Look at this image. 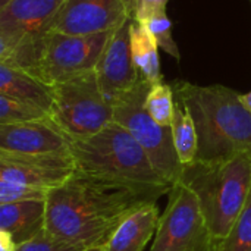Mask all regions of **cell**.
Masks as SVG:
<instances>
[{
    "label": "cell",
    "instance_id": "13",
    "mask_svg": "<svg viewBox=\"0 0 251 251\" xmlns=\"http://www.w3.org/2000/svg\"><path fill=\"white\" fill-rule=\"evenodd\" d=\"M71 141L50 121L0 125V153L51 154L69 151Z\"/></svg>",
    "mask_w": 251,
    "mask_h": 251
},
{
    "label": "cell",
    "instance_id": "21",
    "mask_svg": "<svg viewBox=\"0 0 251 251\" xmlns=\"http://www.w3.org/2000/svg\"><path fill=\"white\" fill-rule=\"evenodd\" d=\"M47 118L49 113L46 110L0 94V125L34 122Z\"/></svg>",
    "mask_w": 251,
    "mask_h": 251
},
{
    "label": "cell",
    "instance_id": "16",
    "mask_svg": "<svg viewBox=\"0 0 251 251\" xmlns=\"http://www.w3.org/2000/svg\"><path fill=\"white\" fill-rule=\"evenodd\" d=\"M0 94L37 106L50 113L54 101V90L35 75L0 63Z\"/></svg>",
    "mask_w": 251,
    "mask_h": 251
},
{
    "label": "cell",
    "instance_id": "17",
    "mask_svg": "<svg viewBox=\"0 0 251 251\" xmlns=\"http://www.w3.org/2000/svg\"><path fill=\"white\" fill-rule=\"evenodd\" d=\"M131 53L137 69L150 84L162 81L157 41L138 21H132L131 25Z\"/></svg>",
    "mask_w": 251,
    "mask_h": 251
},
{
    "label": "cell",
    "instance_id": "14",
    "mask_svg": "<svg viewBox=\"0 0 251 251\" xmlns=\"http://www.w3.org/2000/svg\"><path fill=\"white\" fill-rule=\"evenodd\" d=\"M47 200H28L0 204V231L21 246L46 231Z\"/></svg>",
    "mask_w": 251,
    "mask_h": 251
},
{
    "label": "cell",
    "instance_id": "9",
    "mask_svg": "<svg viewBox=\"0 0 251 251\" xmlns=\"http://www.w3.org/2000/svg\"><path fill=\"white\" fill-rule=\"evenodd\" d=\"M129 18L122 0H66L53 18L50 32L96 35L119 28Z\"/></svg>",
    "mask_w": 251,
    "mask_h": 251
},
{
    "label": "cell",
    "instance_id": "22",
    "mask_svg": "<svg viewBox=\"0 0 251 251\" xmlns=\"http://www.w3.org/2000/svg\"><path fill=\"white\" fill-rule=\"evenodd\" d=\"M141 24H144L147 29L151 32V35L156 38L159 49H162L165 53H168L178 62L181 60V53L176 41L172 37V24L166 15V10H159L151 13L144 21H141Z\"/></svg>",
    "mask_w": 251,
    "mask_h": 251
},
{
    "label": "cell",
    "instance_id": "12",
    "mask_svg": "<svg viewBox=\"0 0 251 251\" xmlns=\"http://www.w3.org/2000/svg\"><path fill=\"white\" fill-rule=\"evenodd\" d=\"M66 0H9L0 6V49L50 32V24Z\"/></svg>",
    "mask_w": 251,
    "mask_h": 251
},
{
    "label": "cell",
    "instance_id": "8",
    "mask_svg": "<svg viewBox=\"0 0 251 251\" xmlns=\"http://www.w3.org/2000/svg\"><path fill=\"white\" fill-rule=\"evenodd\" d=\"M113 32L115 29L85 37L50 32L41 60L32 75L54 87L93 72Z\"/></svg>",
    "mask_w": 251,
    "mask_h": 251
},
{
    "label": "cell",
    "instance_id": "29",
    "mask_svg": "<svg viewBox=\"0 0 251 251\" xmlns=\"http://www.w3.org/2000/svg\"><path fill=\"white\" fill-rule=\"evenodd\" d=\"M87 251H101V249H90V250Z\"/></svg>",
    "mask_w": 251,
    "mask_h": 251
},
{
    "label": "cell",
    "instance_id": "7",
    "mask_svg": "<svg viewBox=\"0 0 251 251\" xmlns=\"http://www.w3.org/2000/svg\"><path fill=\"white\" fill-rule=\"evenodd\" d=\"M215 246L196 194L184 181L174 184L150 251H215Z\"/></svg>",
    "mask_w": 251,
    "mask_h": 251
},
{
    "label": "cell",
    "instance_id": "3",
    "mask_svg": "<svg viewBox=\"0 0 251 251\" xmlns=\"http://www.w3.org/2000/svg\"><path fill=\"white\" fill-rule=\"evenodd\" d=\"M196 194L215 243L222 241L251 191V151L229 160L185 168L182 179Z\"/></svg>",
    "mask_w": 251,
    "mask_h": 251
},
{
    "label": "cell",
    "instance_id": "4",
    "mask_svg": "<svg viewBox=\"0 0 251 251\" xmlns=\"http://www.w3.org/2000/svg\"><path fill=\"white\" fill-rule=\"evenodd\" d=\"M75 172L135 185H172L153 166L144 149L118 122L99 134L71 141Z\"/></svg>",
    "mask_w": 251,
    "mask_h": 251
},
{
    "label": "cell",
    "instance_id": "23",
    "mask_svg": "<svg viewBox=\"0 0 251 251\" xmlns=\"http://www.w3.org/2000/svg\"><path fill=\"white\" fill-rule=\"evenodd\" d=\"M49 191L16 184L0 181V204L16 203V201H28V200H47Z\"/></svg>",
    "mask_w": 251,
    "mask_h": 251
},
{
    "label": "cell",
    "instance_id": "28",
    "mask_svg": "<svg viewBox=\"0 0 251 251\" xmlns=\"http://www.w3.org/2000/svg\"><path fill=\"white\" fill-rule=\"evenodd\" d=\"M241 100H243L244 106L251 112V91L246 93V94H241Z\"/></svg>",
    "mask_w": 251,
    "mask_h": 251
},
{
    "label": "cell",
    "instance_id": "20",
    "mask_svg": "<svg viewBox=\"0 0 251 251\" xmlns=\"http://www.w3.org/2000/svg\"><path fill=\"white\" fill-rule=\"evenodd\" d=\"M215 251H251V191L229 234L216 243Z\"/></svg>",
    "mask_w": 251,
    "mask_h": 251
},
{
    "label": "cell",
    "instance_id": "11",
    "mask_svg": "<svg viewBox=\"0 0 251 251\" xmlns=\"http://www.w3.org/2000/svg\"><path fill=\"white\" fill-rule=\"evenodd\" d=\"M132 21L134 19L129 18L115 29L94 69L103 96L113 106L129 93L143 76L131 53Z\"/></svg>",
    "mask_w": 251,
    "mask_h": 251
},
{
    "label": "cell",
    "instance_id": "30",
    "mask_svg": "<svg viewBox=\"0 0 251 251\" xmlns=\"http://www.w3.org/2000/svg\"><path fill=\"white\" fill-rule=\"evenodd\" d=\"M250 3H251V0H250Z\"/></svg>",
    "mask_w": 251,
    "mask_h": 251
},
{
    "label": "cell",
    "instance_id": "27",
    "mask_svg": "<svg viewBox=\"0 0 251 251\" xmlns=\"http://www.w3.org/2000/svg\"><path fill=\"white\" fill-rule=\"evenodd\" d=\"M126 6V10L129 13V16L134 19L135 18V13L138 10V6H140V0H122Z\"/></svg>",
    "mask_w": 251,
    "mask_h": 251
},
{
    "label": "cell",
    "instance_id": "5",
    "mask_svg": "<svg viewBox=\"0 0 251 251\" xmlns=\"http://www.w3.org/2000/svg\"><path fill=\"white\" fill-rule=\"evenodd\" d=\"M50 121L69 141L87 140L113 122V104L103 96L96 72H87L53 87Z\"/></svg>",
    "mask_w": 251,
    "mask_h": 251
},
{
    "label": "cell",
    "instance_id": "18",
    "mask_svg": "<svg viewBox=\"0 0 251 251\" xmlns=\"http://www.w3.org/2000/svg\"><path fill=\"white\" fill-rule=\"evenodd\" d=\"M171 131H172L174 146L181 163L185 168L194 165L197 159V149H199L196 125L185 104L176 97H175V113H174Z\"/></svg>",
    "mask_w": 251,
    "mask_h": 251
},
{
    "label": "cell",
    "instance_id": "6",
    "mask_svg": "<svg viewBox=\"0 0 251 251\" xmlns=\"http://www.w3.org/2000/svg\"><path fill=\"white\" fill-rule=\"evenodd\" d=\"M150 87L151 84L141 76L137 85L113 106V121L135 138L156 171L174 185L182 179L185 166L176 154L171 126L159 125L146 110L144 101Z\"/></svg>",
    "mask_w": 251,
    "mask_h": 251
},
{
    "label": "cell",
    "instance_id": "2",
    "mask_svg": "<svg viewBox=\"0 0 251 251\" xmlns=\"http://www.w3.org/2000/svg\"><path fill=\"white\" fill-rule=\"evenodd\" d=\"M172 88L196 125V163H219L251 151V112L240 93L225 85H197L188 81H178Z\"/></svg>",
    "mask_w": 251,
    "mask_h": 251
},
{
    "label": "cell",
    "instance_id": "10",
    "mask_svg": "<svg viewBox=\"0 0 251 251\" xmlns=\"http://www.w3.org/2000/svg\"><path fill=\"white\" fill-rule=\"evenodd\" d=\"M75 174L71 153L12 154L0 153V181L16 182L44 191L63 185Z\"/></svg>",
    "mask_w": 251,
    "mask_h": 251
},
{
    "label": "cell",
    "instance_id": "1",
    "mask_svg": "<svg viewBox=\"0 0 251 251\" xmlns=\"http://www.w3.org/2000/svg\"><path fill=\"white\" fill-rule=\"evenodd\" d=\"M174 185H135L75 172L47 197L46 232L65 244L103 247L138 209L156 204Z\"/></svg>",
    "mask_w": 251,
    "mask_h": 251
},
{
    "label": "cell",
    "instance_id": "19",
    "mask_svg": "<svg viewBox=\"0 0 251 251\" xmlns=\"http://www.w3.org/2000/svg\"><path fill=\"white\" fill-rule=\"evenodd\" d=\"M147 113L162 126H171L175 113V93L172 85L165 84V81H159L151 84L146 101H144Z\"/></svg>",
    "mask_w": 251,
    "mask_h": 251
},
{
    "label": "cell",
    "instance_id": "26",
    "mask_svg": "<svg viewBox=\"0 0 251 251\" xmlns=\"http://www.w3.org/2000/svg\"><path fill=\"white\" fill-rule=\"evenodd\" d=\"M18 244L12 240V237L4 232L0 231V251H16Z\"/></svg>",
    "mask_w": 251,
    "mask_h": 251
},
{
    "label": "cell",
    "instance_id": "15",
    "mask_svg": "<svg viewBox=\"0 0 251 251\" xmlns=\"http://www.w3.org/2000/svg\"><path fill=\"white\" fill-rule=\"evenodd\" d=\"M159 209L149 204L128 216L110 235L101 251H143L159 225Z\"/></svg>",
    "mask_w": 251,
    "mask_h": 251
},
{
    "label": "cell",
    "instance_id": "25",
    "mask_svg": "<svg viewBox=\"0 0 251 251\" xmlns=\"http://www.w3.org/2000/svg\"><path fill=\"white\" fill-rule=\"evenodd\" d=\"M166 4H168V0H140V6H138L134 21L141 22L154 12L166 10Z\"/></svg>",
    "mask_w": 251,
    "mask_h": 251
},
{
    "label": "cell",
    "instance_id": "24",
    "mask_svg": "<svg viewBox=\"0 0 251 251\" xmlns=\"http://www.w3.org/2000/svg\"><path fill=\"white\" fill-rule=\"evenodd\" d=\"M16 251H87L69 244H65L62 241L54 240L53 237H50L46 231L38 235L37 238L18 246Z\"/></svg>",
    "mask_w": 251,
    "mask_h": 251
}]
</instances>
